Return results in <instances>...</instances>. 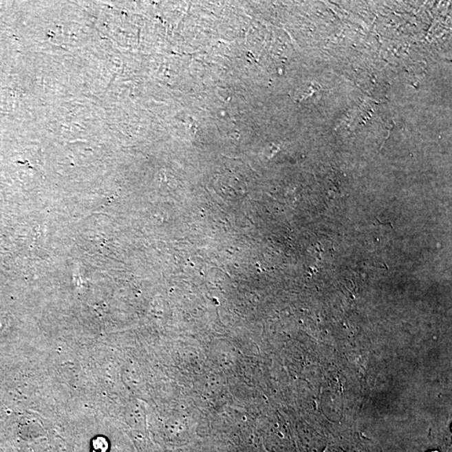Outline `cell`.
Listing matches in <instances>:
<instances>
[{"label": "cell", "mask_w": 452, "mask_h": 452, "mask_svg": "<svg viewBox=\"0 0 452 452\" xmlns=\"http://www.w3.org/2000/svg\"><path fill=\"white\" fill-rule=\"evenodd\" d=\"M429 452H439V451H429Z\"/></svg>", "instance_id": "obj_1"}]
</instances>
